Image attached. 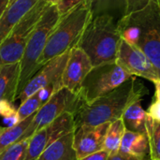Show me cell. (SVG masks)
Segmentation results:
<instances>
[{"mask_svg":"<svg viewBox=\"0 0 160 160\" xmlns=\"http://www.w3.org/2000/svg\"><path fill=\"white\" fill-rule=\"evenodd\" d=\"M146 93L145 86L135 77H131L112 92L92 102L82 101L73 113L75 128L82 125L95 127L120 119L127 107L134 99L143 98Z\"/></svg>","mask_w":160,"mask_h":160,"instance_id":"cell-1","label":"cell"},{"mask_svg":"<svg viewBox=\"0 0 160 160\" xmlns=\"http://www.w3.org/2000/svg\"><path fill=\"white\" fill-rule=\"evenodd\" d=\"M121 38L141 49L153 63L160 79V7L149 2L143 8L117 21Z\"/></svg>","mask_w":160,"mask_h":160,"instance_id":"cell-2","label":"cell"},{"mask_svg":"<svg viewBox=\"0 0 160 160\" xmlns=\"http://www.w3.org/2000/svg\"><path fill=\"white\" fill-rule=\"evenodd\" d=\"M122 38L117 20L108 14L93 16L77 46L90 58L93 67L116 62Z\"/></svg>","mask_w":160,"mask_h":160,"instance_id":"cell-3","label":"cell"},{"mask_svg":"<svg viewBox=\"0 0 160 160\" xmlns=\"http://www.w3.org/2000/svg\"><path fill=\"white\" fill-rule=\"evenodd\" d=\"M92 19L93 12L88 0L82 1L74 8L60 16L38 60V66L41 68L52 58L77 46Z\"/></svg>","mask_w":160,"mask_h":160,"instance_id":"cell-4","label":"cell"},{"mask_svg":"<svg viewBox=\"0 0 160 160\" xmlns=\"http://www.w3.org/2000/svg\"><path fill=\"white\" fill-rule=\"evenodd\" d=\"M60 15L56 7L54 5H49L35 27L20 61L21 71L18 95L28 82V81L40 69V67L38 66V60L43 53L49 37Z\"/></svg>","mask_w":160,"mask_h":160,"instance_id":"cell-5","label":"cell"},{"mask_svg":"<svg viewBox=\"0 0 160 160\" xmlns=\"http://www.w3.org/2000/svg\"><path fill=\"white\" fill-rule=\"evenodd\" d=\"M50 4L39 0L12 28L0 44V65L20 62L26 44Z\"/></svg>","mask_w":160,"mask_h":160,"instance_id":"cell-6","label":"cell"},{"mask_svg":"<svg viewBox=\"0 0 160 160\" xmlns=\"http://www.w3.org/2000/svg\"><path fill=\"white\" fill-rule=\"evenodd\" d=\"M131 77L133 76L116 62L93 67L82 82L79 96L83 102H92L112 92Z\"/></svg>","mask_w":160,"mask_h":160,"instance_id":"cell-7","label":"cell"},{"mask_svg":"<svg viewBox=\"0 0 160 160\" xmlns=\"http://www.w3.org/2000/svg\"><path fill=\"white\" fill-rule=\"evenodd\" d=\"M79 95L66 87L56 91L34 114L32 122L27 128L22 140L31 138L36 132L42 129L65 112L74 113L82 104Z\"/></svg>","mask_w":160,"mask_h":160,"instance_id":"cell-8","label":"cell"},{"mask_svg":"<svg viewBox=\"0 0 160 160\" xmlns=\"http://www.w3.org/2000/svg\"><path fill=\"white\" fill-rule=\"evenodd\" d=\"M75 128L73 114L65 112L51 124L36 132L29 141L25 160H37L41 153L53 142Z\"/></svg>","mask_w":160,"mask_h":160,"instance_id":"cell-9","label":"cell"},{"mask_svg":"<svg viewBox=\"0 0 160 160\" xmlns=\"http://www.w3.org/2000/svg\"><path fill=\"white\" fill-rule=\"evenodd\" d=\"M116 63L131 76H138L153 82L159 79L158 73L147 55L138 47L122 38Z\"/></svg>","mask_w":160,"mask_h":160,"instance_id":"cell-10","label":"cell"},{"mask_svg":"<svg viewBox=\"0 0 160 160\" xmlns=\"http://www.w3.org/2000/svg\"><path fill=\"white\" fill-rule=\"evenodd\" d=\"M68 55L69 51L52 58L44 66H42L40 69L24 85L22 90L17 96L15 102L19 100L21 103L40 89L61 81L64 68L68 59Z\"/></svg>","mask_w":160,"mask_h":160,"instance_id":"cell-11","label":"cell"},{"mask_svg":"<svg viewBox=\"0 0 160 160\" xmlns=\"http://www.w3.org/2000/svg\"><path fill=\"white\" fill-rule=\"evenodd\" d=\"M93 68L92 62L85 52L78 46L69 51L68 59L62 74L63 87L79 95L82 82Z\"/></svg>","mask_w":160,"mask_h":160,"instance_id":"cell-12","label":"cell"},{"mask_svg":"<svg viewBox=\"0 0 160 160\" xmlns=\"http://www.w3.org/2000/svg\"><path fill=\"white\" fill-rule=\"evenodd\" d=\"M110 124L105 123L95 127L82 125L74 128L73 146L78 159L81 160L104 148V141Z\"/></svg>","mask_w":160,"mask_h":160,"instance_id":"cell-13","label":"cell"},{"mask_svg":"<svg viewBox=\"0 0 160 160\" xmlns=\"http://www.w3.org/2000/svg\"><path fill=\"white\" fill-rule=\"evenodd\" d=\"M117 154L135 159H144L150 157L147 134L133 132L126 129Z\"/></svg>","mask_w":160,"mask_h":160,"instance_id":"cell-14","label":"cell"},{"mask_svg":"<svg viewBox=\"0 0 160 160\" xmlns=\"http://www.w3.org/2000/svg\"><path fill=\"white\" fill-rule=\"evenodd\" d=\"M20 62L0 65V101L14 103L19 93Z\"/></svg>","mask_w":160,"mask_h":160,"instance_id":"cell-15","label":"cell"},{"mask_svg":"<svg viewBox=\"0 0 160 160\" xmlns=\"http://www.w3.org/2000/svg\"><path fill=\"white\" fill-rule=\"evenodd\" d=\"M39 0H16L8 6L0 18V44L12 30L15 24Z\"/></svg>","mask_w":160,"mask_h":160,"instance_id":"cell-16","label":"cell"},{"mask_svg":"<svg viewBox=\"0 0 160 160\" xmlns=\"http://www.w3.org/2000/svg\"><path fill=\"white\" fill-rule=\"evenodd\" d=\"M73 131L50 144L37 160H79L73 146Z\"/></svg>","mask_w":160,"mask_h":160,"instance_id":"cell-17","label":"cell"},{"mask_svg":"<svg viewBox=\"0 0 160 160\" xmlns=\"http://www.w3.org/2000/svg\"><path fill=\"white\" fill-rule=\"evenodd\" d=\"M142 98L134 99L125 110L122 120L127 130L146 134V118L147 112L142 106Z\"/></svg>","mask_w":160,"mask_h":160,"instance_id":"cell-18","label":"cell"},{"mask_svg":"<svg viewBox=\"0 0 160 160\" xmlns=\"http://www.w3.org/2000/svg\"><path fill=\"white\" fill-rule=\"evenodd\" d=\"M93 16L108 14L117 21L126 14L127 0H88Z\"/></svg>","mask_w":160,"mask_h":160,"instance_id":"cell-19","label":"cell"},{"mask_svg":"<svg viewBox=\"0 0 160 160\" xmlns=\"http://www.w3.org/2000/svg\"><path fill=\"white\" fill-rule=\"evenodd\" d=\"M125 131L126 128L122 118L117 119L110 124V127L106 133L103 149L108 151L111 156L118 153Z\"/></svg>","mask_w":160,"mask_h":160,"instance_id":"cell-20","label":"cell"},{"mask_svg":"<svg viewBox=\"0 0 160 160\" xmlns=\"http://www.w3.org/2000/svg\"><path fill=\"white\" fill-rule=\"evenodd\" d=\"M33 117L34 114L22 121H20L15 126L6 128V130L3 132V134L0 137V152L5 148H7L8 146L13 144L14 142L22 140V137L27 128L29 127L30 123L32 122Z\"/></svg>","mask_w":160,"mask_h":160,"instance_id":"cell-21","label":"cell"},{"mask_svg":"<svg viewBox=\"0 0 160 160\" xmlns=\"http://www.w3.org/2000/svg\"><path fill=\"white\" fill-rule=\"evenodd\" d=\"M145 126L149 142L150 158L151 160H160V121L154 120L147 113Z\"/></svg>","mask_w":160,"mask_h":160,"instance_id":"cell-22","label":"cell"},{"mask_svg":"<svg viewBox=\"0 0 160 160\" xmlns=\"http://www.w3.org/2000/svg\"><path fill=\"white\" fill-rule=\"evenodd\" d=\"M44 104L39 92H36L32 96L28 97L22 102L20 103V106L17 108V112L19 116V120L22 121L29 116L35 114Z\"/></svg>","mask_w":160,"mask_h":160,"instance_id":"cell-23","label":"cell"},{"mask_svg":"<svg viewBox=\"0 0 160 160\" xmlns=\"http://www.w3.org/2000/svg\"><path fill=\"white\" fill-rule=\"evenodd\" d=\"M30 138L21 140L0 152V160H25Z\"/></svg>","mask_w":160,"mask_h":160,"instance_id":"cell-24","label":"cell"},{"mask_svg":"<svg viewBox=\"0 0 160 160\" xmlns=\"http://www.w3.org/2000/svg\"><path fill=\"white\" fill-rule=\"evenodd\" d=\"M13 104L5 100L0 101V115L3 117V122L7 125V128L13 127L20 122L17 109Z\"/></svg>","mask_w":160,"mask_h":160,"instance_id":"cell-25","label":"cell"},{"mask_svg":"<svg viewBox=\"0 0 160 160\" xmlns=\"http://www.w3.org/2000/svg\"><path fill=\"white\" fill-rule=\"evenodd\" d=\"M149 2H154L160 7V0H127L126 14L143 8Z\"/></svg>","mask_w":160,"mask_h":160,"instance_id":"cell-26","label":"cell"},{"mask_svg":"<svg viewBox=\"0 0 160 160\" xmlns=\"http://www.w3.org/2000/svg\"><path fill=\"white\" fill-rule=\"evenodd\" d=\"M82 1L83 0H62L59 2L55 7L58 10V13L60 16L66 14L72 8H74L76 6H78Z\"/></svg>","mask_w":160,"mask_h":160,"instance_id":"cell-27","label":"cell"},{"mask_svg":"<svg viewBox=\"0 0 160 160\" xmlns=\"http://www.w3.org/2000/svg\"><path fill=\"white\" fill-rule=\"evenodd\" d=\"M110 153L106 151L105 149H102L100 151H98L96 153H93L81 160H108L110 158Z\"/></svg>","mask_w":160,"mask_h":160,"instance_id":"cell-28","label":"cell"},{"mask_svg":"<svg viewBox=\"0 0 160 160\" xmlns=\"http://www.w3.org/2000/svg\"><path fill=\"white\" fill-rule=\"evenodd\" d=\"M148 115H150L154 120L160 121V104L158 101H153L151 106L147 111Z\"/></svg>","mask_w":160,"mask_h":160,"instance_id":"cell-29","label":"cell"},{"mask_svg":"<svg viewBox=\"0 0 160 160\" xmlns=\"http://www.w3.org/2000/svg\"><path fill=\"white\" fill-rule=\"evenodd\" d=\"M108 160H151L150 157L144 158V159H135V158H126V157H123L119 154H115V155H112L110 156L109 159Z\"/></svg>","mask_w":160,"mask_h":160,"instance_id":"cell-30","label":"cell"},{"mask_svg":"<svg viewBox=\"0 0 160 160\" xmlns=\"http://www.w3.org/2000/svg\"><path fill=\"white\" fill-rule=\"evenodd\" d=\"M9 6V0H0V18Z\"/></svg>","mask_w":160,"mask_h":160,"instance_id":"cell-31","label":"cell"},{"mask_svg":"<svg viewBox=\"0 0 160 160\" xmlns=\"http://www.w3.org/2000/svg\"><path fill=\"white\" fill-rule=\"evenodd\" d=\"M156 85V95H155V100L158 101L160 104V79L154 82Z\"/></svg>","mask_w":160,"mask_h":160,"instance_id":"cell-32","label":"cell"},{"mask_svg":"<svg viewBox=\"0 0 160 160\" xmlns=\"http://www.w3.org/2000/svg\"><path fill=\"white\" fill-rule=\"evenodd\" d=\"M48 4H50V5H54V6H56L59 2H61L62 0H45Z\"/></svg>","mask_w":160,"mask_h":160,"instance_id":"cell-33","label":"cell"},{"mask_svg":"<svg viewBox=\"0 0 160 160\" xmlns=\"http://www.w3.org/2000/svg\"><path fill=\"white\" fill-rule=\"evenodd\" d=\"M6 128H7V127H6V128H3V127L0 126V137H1V135L3 134V132L6 130Z\"/></svg>","mask_w":160,"mask_h":160,"instance_id":"cell-34","label":"cell"},{"mask_svg":"<svg viewBox=\"0 0 160 160\" xmlns=\"http://www.w3.org/2000/svg\"><path fill=\"white\" fill-rule=\"evenodd\" d=\"M15 1H16V0H9V6H10L11 4H13V3H14Z\"/></svg>","mask_w":160,"mask_h":160,"instance_id":"cell-35","label":"cell"}]
</instances>
